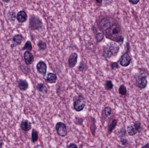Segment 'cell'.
I'll return each mask as SVG.
<instances>
[{"label": "cell", "instance_id": "f546056e", "mask_svg": "<svg viewBox=\"0 0 149 148\" xmlns=\"http://www.w3.org/2000/svg\"><path fill=\"white\" fill-rule=\"evenodd\" d=\"M111 67L112 69H117L119 67L118 64L117 63L113 62L111 64Z\"/></svg>", "mask_w": 149, "mask_h": 148}, {"label": "cell", "instance_id": "4fadbf2b", "mask_svg": "<svg viewBox=\"0 0 149 148\" xmlns=\"http://www.w3.org/2000/svg\"><path fill=\"white\" fill-rule=\"evenodd\" d=\"M17 19L19 22L24 23L28 19L27 13L24 10H21L17 13L16 16Z\"/></svg>", "mask_w": 149, "mask_h": 148}, {"label": "cell", "instance_id": "4316f807", "mask_svg": "<svg viewBox=\"0 0 149 148\" xmlns=\"http://www.w3.org/2000/svg\"><path fill=\"white\" fill-rule=\"evenodd\" d=\"M120 143L124 147H126L129 145V141L125 138H121L120 140Z\"/></svg>", "mask_w": 149, "mask_h": 148}, {"label": "cell", "instance_id": "8fae6325", "mask_svg": "<svg viewBox=\"0 0 149 148\" xmlns=\"http://www.w3.org/2000/svg\"><path fill=\"white\" fill-rule=\"evenodd\" d=\"M44 80L48 83L50 84H53L56 82L57 80V76L54 73H49L47 74L46 76H43Z\"/></svg>", "mask_w": 149, "mask_h": 148}, {"label": "cell", "instance_id": "cb8c5ba5", "mask_svg": "<svg viewBox=\"0 0 149 148\" xmlns=\"http://www.w3.org/2000/svg\"><path fill=\"white\" fill-rule=\"evenodd\" d=\"M37 46L41 50H44L47 48L46 43L42 41H40L38 42V43H37Z\"/></svg>", "mask_w": 149, "mask_h": 148}, {"label": "cell", "instance_id": "6da1fadb", "mask_svg": "<svg viewBox=\"0 0 149 148\" xmlns=\"http://www.w3.org/2000/svg\"><path fill=\"white\" fill-rule=\"evenodd\" d=\"M99 29L106 37L117 42H122L123 38L120 26L114 19L105 17L101 20L99 23Z\"/></svg>", "mask_w": 149, "mask_h": 148}, {"label": "cell", "instance_id": "836d02e7", "mask_svg": "<svg viewBox=\"0 0 149 148\" xmlns=\"http://www.w3.org/2000/svg\"><path fill=\"white\" fill-rule=\"evenodd\" d=\"M142 148H149V143L146 144L144 146H143Z\"/></svg>", "mask_w": 149, "mask_h": 148}, {"label": "cell", "instance_id": "9c48e42d", "mask_svg": "<svg viewBox=\"0 0 149 148\" xmlns=\"http://www.w3.org/2000/svg\"><path fill=\"white\" fill-rule=\"evenodd\" d=\"M131 61V58L128 53L124 54L121 56L120 60V64L122 67H127L130 65Z\"/></svg>", "mask_w": 149, "mask_h": 148}, {"label": "cell", "instance_id": "7c38bea8", "mask_svg": "<svg viewBox=\"0 0 149 148\" xmlns=\"http://www.w3.org/2000/svg\"><path fill=\"white\" fill-rule=\"evenodd\" d=\"M24 58L25 63L27 65H30L34 62V56L29 51H26L24 52Z\"/></svg>", "mask_w": 149, "mask_h": 148}, {"label": "cell", "instance_id": "5bb4252c", "mask_svg": "<svg viewBox=\"0 0 149 148\" xmlns=\"http://www.w3.org/2000/svg\"><path fill=\"white\" fill-rule=\"evenodd\" d=\"M17 87L21 91H25L28 88V83L26 80L20 79L18 81Z\"/></svg>", "mask_w": 149, "mask_h": 148}, {"label": "cell", "instance_id": "4dcf8cb0", "mask_svg": "<svg viewBox=\"0 0 149 148\" xmlns=\"http://www.w3.org/2000/svg\"><path fill=\"white\" fill-rule=\"evenodd\" d=\"M78 147L77 146L76 144H75V143H71V144H70V145H69L68 147V148H78Z\"/></svg>", "mask_w": 149, "mask_h": 148}, {"label": "cell", "instance_id": "7a4b0ae2", "mask_svg": "<svg viewBox=\"0 0 149 148\" xmlns=\"http://www.w3.org/2000/svg\"><path fill=\"white\" fill-rule=\"evenodd\" d=\"M119 47L115 43H110L105 46L103 50V55L106 58H110L118 53Z\"/></svg>", "mask_w": 149, "mask_h": 148}, {"label": "cell", "instance_id": "ac0fdd59", "mask_svg": "<svg viewBox=\"0 0 149 148\" xmlns=\"http://www.w3.org/2000/svg\"><path fill=\"white\" fill-rule=\"evenodd\" d=\"M36 88L39 92H41V93L44 94H47L48 93V88L43 83H38L37 86Z\"/></svg>", "mask_w": 149, "mask_h": 148}, {"label": "cell", "instance_id": "30bf717a", "mask_svg": "<svg viewBox=\"0 0 149 148\" xmlns=\"http://www.w3.org/2000/svg\"><path fill=\"white\" fill-rule=\"evenodd\" d=\"M78 55L76 53H73L71 54L68 59V64L70 68H73L76 66L78 61Z\"/></svg>", "mask_w": 149, "mask_h": 148}, {"label": "cell", "instance_id": "5b68a950", "mask_svg": "<svg viewBox=\"0 0 149 148\" xmlns=\"http://www.w3.org/2000/svg\"><path fill=\"white\" fill-rule=\"evenodd\" d=\"M55 129L58 135L61 137H64L68 134L67 127L64 123L62 122L57 123L55 125Z\"/></svg>", "mask_w": 149, "mask_h": 148}, {"label": "cell", "instance_id": "9a60e30c", "mask_svg": "<svg viewBox=\"0 0 149 148\" xmlns=\"http://www.w3.org/2000/svg\"><path fill=\"white\" fill-rule=\"evenodd\" d=\"M21 127L23 131H25V132H28L31 129V123L28 120H23L21 122Z\"/></svg>", "mask_w": 149, "mask_h": 148}, {"label": "cell", "instance_id": "ffe728a7", "mask_svg": "<svg viewBox=\"0 0 149 148\" xmlns=\"http://www.w3.org/2000/svg\"><path fill=\"white\" fill-rule=\"evenodd\" d=\"M38 139V134L37 131L36 129H32L31 132V141L33 143H35L37 141Z\"/></svg>", "mask_w": 149, "mask_h": 148}, {"label": "cell", "instance_id": "8992f818", "mask_svg": "<svg viewBox=\"0 0 149 148\" xmlns=\"http://www.w3.org/2000/svg\"><path fill=\"white\" fill-rule=\"evenodd\" d=\"M146 76V75L138 76L136 79V86L140 89H144L147 87V82Z\"/></svg>", "mask_w": 149, "mask_h": 148}, {"label": "cell", "instance_id": "d4e9b609", "mask_svg": "<svg viewBox=\"0 0 149 148\" xmlns=\"http://www.w3.org/2000/svg\"><path fill=\"white\" fill-rule=\"evenodd\" d=\"M117 134L118 137L122 138V137H124L126 134V130L124 129H120L118 131Z\"/></svg>", "mask_w": 149, "mask_h": 148}, {"label": "cell", "instance_id": "f1b7e54d", "mask_svg": "<svg viewBox=\"0 0 149 148\" xmlns=\"http://www.w3.org/2000/svg\"><path fill=\"white\" fill-rule=\"evenodd\" d=\"M97 41L98 42H100L103 39L104 35L102 33H99L96 35Z\"/></svg>", "mask_w": 149, "mask_h": 148}, {"label": "cell", "instance_id": "603a6c76", "mask_svg": "<svg viewBox=\"0 0 149 148\" xmlns=\"http://www.w3.org/2000/svg\"><path fill=\"white\" fill-rule=\"evenodd\" d=\"M113 87V84L111 81H107L105 82V89L107 90H110L112 89Z\"/></svg>", "mask_w": 149, "mask_h": 148}, {"label": "cell", "instance_id": "2e32d148", "mask_svg": "<svg viewBox=\"0 0 149 148\" xmlns=\"http://www.w3.org/2000/svg\"><path fill=\"white\" fill-rule=\"evenodd\" d=\"M13 42L16 45H19L23 41L24 37L21 34H16L13 37Z\"/></svg>", "mask_w": 149, "mask_h": 148}, {"label": "cell", "instance_id": "ba28073f", "mask_svg": "<svg viewBox=\"0 0 149 148\" xmlns=\"http://www.w3.org/2000/svg\"><path fill=\"white\" fill-rule=\"evenodd\" d=\"M36 70L39 74L43 75V76L46 75L47 72V66L46 63L43 61H40L36 65Z\"/></svg>", "mask_w": 149, "mask_h": 148}, {"label": "cell", "instance_id": "e0dca14e", "mask_svg": "<svg viewBox=\"0 0 149 148\" xmlns=\"http://www.w3.org/2000/svg\"><path fill=\"white\" fill-rule=\"evenodd\" d=\"M117 120L114 119L109 123L108 125V133L109 134H111L113 130L115 129L117 124Z\"/></svg>", "mask_w": 149, "mask_h": 148}, {"label": "cell", "instance_id": "83f0119b", "mask_svg": "<svg viewBox=\"0 0 149 148\" xmlns=\"http://www.w3.org/2000/svg\"><path fill=\"white\" fill-rule=\"evenodd\" d=\"M78 70L79 71H83L87 69V67L83 62H82L81 63L79 64V66L78 67Z\"/></svg>", "mask_w": 149, "mask_h": 148}, {"label": "cell", "instance_id": "1f68e13d", "mask_svg": "<svg viewBox=\"0 0 149 148\" xmlns=\"http://www.w3.org/2000/svg\"><path fill=\"white\" fill-rule=\"evenodd\" d=\"M129 1L131 3L133 4H136L139 2V0H129Z\"/></svg>", "mask_w": 149, "mask_h": 148}, {"label": "cell", "instance_id": "8d00e7d4", "mask_svg": "<svg viewBox=\"0 0 149 148\" xmlns=\"http://www.w3.org/2000/svg\"><path fill=\"white\" fill-rule=\"evenodd\" d=\"M14 47V44H11V47Z\"/></svg>", "mask_w": 149, "mask_h": 148}, {"label": "cell", "instance_id": "44dd1931", "mask_svg": "<svg viewBox=\"0 0 149 148\" xmlns=\"http://www.w3.org/2000/svg\"><path fill=\"white\" fill-rule=\"evenodd\" d=\"M127 91L126 87L124 85H121L119 89V93L122 96L126 95Z\"/></svg>", "mask_w": 149, "mask_h": 148}, {"label": "cell", "instance_id": "484cf974", "mask_svg": "<svg viewBox=\"0 0 149 148\" xmlns=\"http://www.w3.org/2000/svg\"><path fill=\"white\" fill-rule=\"evenodd\" d=\"M84 121V119L81 117H76L74 122L77 125H82Z\"/></svg>", "mask_w": 149, "mask_h": 148}, {"label": "cell", "instance_id": "d6986e66", "mask_svg": "<svg viewBox=\"0 0 149 148\" xmlns=\"http://www.w3.org/2000/svg\"><path fill=\"white\" fill-rule=\"evenodd\" d=\"M112 112V109L109 107H105L103 109V117H109L110 116Z\"/></svg>", "mask_w": 149, "mask_h": 148}, {"label": "cell", "instance_id": "e575fe53", "mask_svg": "<svg viewBox=\"0 0 149 148\" xmlns=\"http://www.w3.org/2000/svg\"><path fill=\"white\" fill-rule=\"evenodd\" d=\"M3 2L8 3L10 1V0H2Z\"/></svg>", "mask_w": 149, "mask_h": 148}, {"label": "cell", "instance_id": "277c9868", "mask_svg": "<svg viewBox=\"0 0 149 148\" xmlns=\"http://www.w3.org/2000/svg\"><path fill=\"white\" fill-rule=\"evenodd\" d=\"M42 22L41 19L35 15L30 17L29 20V27L31 29L37 30L39 29L42 26Z\"/></svg>", "mask_w": 149, "mask_h": 148}, {"label": "cell", "instance_id": "52a82bcc", "mask_svg": "<svg viewBox=\"0 0 149 148\" xmlns=\"http://www.w3.org/2000/svg\"><path fill=\"white\" fill-rule=\"evenodd\" d=\"M141 128L140 123H136L130 124L127 127V132L130 136H133L137 134Z\"/></svg>", "mask_w": 149, "mask_h": 148}, {"label": "cell", "instance_id": "d6a6232c", "mask_svg": "<svg viewBox=\"0 0 149 148\" xmlns=\"http://www.w3.org/2000/svg\"><path fill=\"white\" fill-rule=\"evenodd\" d=\"M3 145V141L1 137L0 136V148L2 147Z\"/></svg>", "mask_w": 149, "mask_h": 148}, {"label": "cell", "instance_id": "d590c367", "mask_svg": "<svg viewBox=\"0 0 149 148\" xmlns=\"http://www.w3.org/2000/svg\"><path fill=\"white\" fill-rule=\"evenodd\" d=\"M96 1L98 3H101L102 1H103V0H96Z\"/></svg>", "mask_w": 149, "mask_h": 148}, {"label": "cell", "instance_id": "7402d4cb", "mask_svg": "<svg viewBox=\"0 0 149 148\" xmlns=\"http://www.w3.org/2000/svg\"><path fill=\"white\" fill-rule=\"evenodd\" d=\"M32 49V44L30 41H28L25 43V45L22 48V50H27V51H31Z\"/></svg>", "mask_w": 149, "mask_h": 148}, {"label": "cell", "instance_id": "3957f363", "mask_svg": "<svg viewBox=\"0 0 149 148\" xmlns=\"http://www.w3.org/2000/svg\"><path fill=\"white\" fill-rule=\"evenodd\" d=\"M85 101L82 95L77 96L73 99V107L77 112L83 110L85 106Z\"/></svg>", "mask_w": 149, "mask_h": 148}]
</instances>
